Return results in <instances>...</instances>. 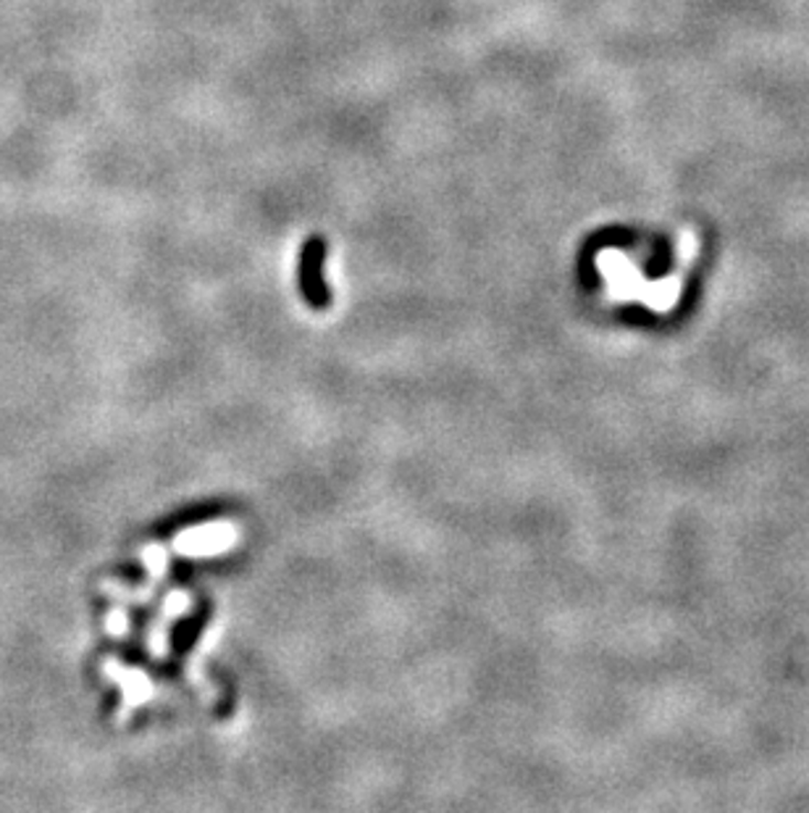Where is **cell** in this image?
<instances>
[{"mask_svg": "<svg viewBox=\"0 0 809 813\" xmlns=\"http://www.w3.org/2000/svg\"><path fill=\"white\" fill-rule=\"evenodd\" d=\"M237 539V529L231 524H205L176 537V550L184 556H216L231 548Z\"/></svg>", "mask_w": 809, "mask_h": 813, "instance_id": "obj_1", "label": "cell"}, {"mask_svg": "<svg viewBox=\"0 0 809 813\" xmlns=\"http://www.w3.org/2000/svg\"><path fill=\"white\" fill-rule=\"evenodd\" d=\"M324 258H326V243L324 237H311L303 248V266H300V279H303L305 296L313 303H326L324 290Z\"/></svg>", "mask_w": 809, "mask_h": 813, "instance_id": "obj_2", "label": "cell"}]
</instances>
